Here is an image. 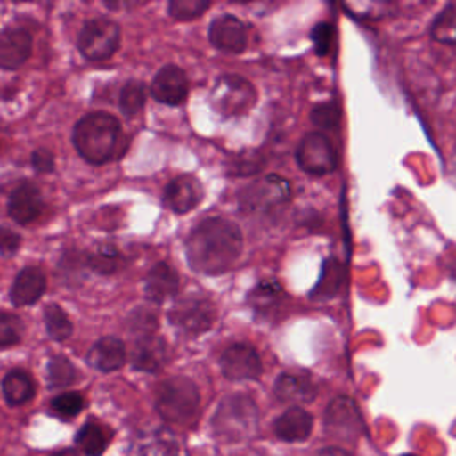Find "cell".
<instances>
[{"mask_svg": "<svg viewBox=\"0 0 456 456\" xmlns=\"http://www.w3.org/2000/svg\"><path fill=\"white\" fill-rule=\"evenodd\" d=\"M283 299H285L283 289L276 280H271V278L258 281L248 294V303L258 315H267L269 312H274Z\"/></svg>", "mask_w": 456, "mask_h": 456, "instance_id": "cell-24", "label": "cell"}, {"mask_svg": "<svg viewBox=\"0 0 456 456\" xmlns=\"http://www.w3.org/2000/svg\"><path fill=\"white\" fill-rule=\"evenodd\" d=\"M43 208V196L30 182L16 185L7 200V214L18 224H28L39 217Z\"/></svg>", "mask_w": 456, "mask_h": 456, "instance_id": "cell-14", "label": "cell"}, {"mask_svg": "<svg viewBox=\"0 0 456 456\" xmlns=\"http://www.w3.org/2000/svg\"><path fill=\"white\" fill-rule=\"evenodd\" d=\"M451 178L456 182V146H454L452 159H451Z\"/></svg>", "mask_w": 456, "mask_h": 456, "instance_id": "cell-41", "label": "cell"}, {"mask_svg": "<svg viewBox=\"0 0 456 456\" xmlns=\"http://www.w3.org/2000/svg\"><path fill=\"white\" fill-rule=\"evenodd\" d=\"M324 426L330 435L337 438H354L362 429V419L358 408L349 397H335L324 415Z\"/></svg>", "mask_w": 456, "mask_h": 456, "instance_id": "cell-11", "label": "cell"}, {"mask_svg": "<svg viewBox=\"0 0 456 456\" xmlns=\"http://www.w3.org/2000/svg\"><path fill=\"white\" fill-rule=\"evenodd\" d=\"M50 408L61 419H71L82 411L84 397L78 392H62L52 399Z\"/></svg>", "mask_w": 456, "mask_h": 456, "instance_id": "cell-33", "label": "cell"}, {"mask_svg": "<svg viewBox=\"0 0 456 456\" xmlns=\"http://www.w3.org/2000/svg\"><path fill=\"white\" fill-rule=\"evenodd\" d=\"M312 424H314V419L306 410L299 406H292L276 419L274 433L280 440L301 442L308 438L312 431Z\"/></svg>", "mask_w": 456, "mask_h": 456, "instance_id": "cell-22", "label": "cell"}, {"mask_svg": "<svg viewBox=\"0 0 456 456\" xmlns=\"http://www.w3.org/2000/svg\"><path fill=\"white\" fill-rule=\"evenodd\" d=\"M210 7V2H200V0H173L167 5L169 16L180 21H189L198 16H201Z\"/></svg>", "mask_w": 456, "mask_h": 456, "instance_id": "cell-34", "label": "cell"}, {"mask_svg": "<svg viewBox=\"0 0 456 456\" xmlns=\"http://www.w3.org/2000/svg\"><path fill=\"white\" fill-rule=\"evenodd\" d=\"M240 251V230L224 217L203 219L185 240V256L191 269L207 276H217L232 269Z\"/></svg>", "mask_w": 456, "mask_h": 456, "instance_id": "cell-1", "label": "cell"}, {"mask_svg": "<svg viewBox=\"0 0 456 456\" xmlns=\"http://www.w3.org/2000/svg\"><path fill=\"white\" fill-rule=\"evenodd\" d=\"M274 394L283 403H310L315 397V385L303 372H281L276 378Z\"/></svg>", "mask_w": 456, "mask_h": 456, "instance_id": "cell-21", "label": "cell"}, {"mask_svg": "<svg viewBox=\"0 0 456 456\" xmlns=\"http://www.w3.org/2000/svg\"><path fill=\"white\" fill-rule=\"evenodd\" d=\"M210 102L223 118H235L246 114L255 105L256 91L239 75H223L212 89Z\"/></svg>", "mask_w": 456, "mask_h": 456, "instance_id": "cell-5", "label": "cell"}, {"mask_svg": "<svg viewBox=\"0 0 456 456\" xmlns=\"http://www.w3.org/2000/svg\"><path fill=\"white\" fill-rule=\"evenodd\" d=\"M46 379L52 388H62L77 379V369L66 356H52L46 365Z\"/></svg>", "mask_w": 456, "mask_h": 456, "instance_id": "cell-31", "label": "cell"}, {"mask_svg": "<svg viewBox=\"0 0 456 456\" xmlns=\"http://www.w3.org/2000/svg\"><path fill=\"white\" fill-rule=\"evenodd\" d=\"M290 196V185L285 178L278 175H267L253 183H249L240 194L239 203L240 208L246 212L255 210H267L283 201Z\"/></svg>", "mask_w": 456, "mask_h": 456, "instance_id": "cell-9", "label": "cell"}, {"mask_svg": "<svg viewBox=\"0 0 456 456\" xmlns=\"http://www.w3.org/2000/svg\"><path fill=\"white\" fill-rule=\"evenodd\" d=\"M167 319L182 333L200 335L212 326L216 319V308L203 296H185L175 301L167 312Z\"/></svg>", "mask_w": 456, "mask_h": 456, "instance_id": "cell-7", "label": "cell"}, {"mask_svg": "<svg viewBox=\"0 0 456 456\" xmlns=\"http://www.w3.org/2000/svg\"><path fill=\"white\" fill-rule=\"evenodd\" d=\"M46 289V278L45 273L37 265H27L23 267L9 290V299L14 306H27L34 305Z\"/></svg>", "mask_w": 456, "mask_h": 456, "instance_id": "cell-18", "label": "cell"}, {"mask_svg": "<svg viewBox=\"0 0 456 456\" xmlns=\"http://www.w3.org/2000/svg\"><path fill=\"white\" fill-rule=\"evenodd\" d=\"M314 456H349V454L344 449H338V447H326V449H321Z\"/></svg>", "mask_w": 456, "mask_h": 456, "instance_id": "cell-40", "label": "cell"}, {"mask_svg": "<svg viewBox=\"0 0 456 456\" xmlns=\"http://www.w3.org/2000/svg\"><path fill=\"white\" fill-rule=\"evenodd\" d=\"M119 25L107 18H94L80 28L77 46L87 61H105L119 46Z\"/></svg>", "mask_w": 456, "mask_h": 456, "instance_id": "cell-6", "label": "cell"}, {"mask_svg": "<svg viewBox=\"0 0 456 456\" xmlns=\"http://www.w3.org/2000/svg\"><path fill=\"white\" fill-rule=\"evenodd\" d=\"M431 37L444 45H456V4L445 5L431 23Z\"/></svg>", "mask_w": 456, "mask_h": 456, "instance_id": "cell-30", "label": "cell"}, {"mask_svg": "<svg viewBox=\"0 0 456 456\" xmlns=\"http://www.w3.org/2000/svg\"><path fill=\"white\" fill-rule=\"evenodd\" d=\"M121 137L119 121L107 112H91L80 118L73 128L71 139L78 155L89 164L107 162Z\"/></svg>", "mask_w": 456, "mask_h": 456, "instance_id": "cell-2", "label": "cell"}, {"mask_svg": "<svg viewBox=\"0 0 456 456\" xmlns=\"http://www.w3.org/2000/svg\"><path fill=\"white\" fill-rule=\"evenodd\" d=\"M151 96L164 105H180L189 93V82L182 68L175 64L162 66L151 80Z\"/></svg>", "mask_w": 456, "mask_h": 456, "instance_id": "cell-12", "label": "cell"}, {"mask_svg": "<svg viewBox=\"0 0 456 456\" xmlns=\"http://www.w3.org/2000/svg\"><path fill=\"white\" fill-rule=\"evenodd\" d=\"M310 37H312V41H314L315 53L322 57V55L330 53V50H331V46H333V41H335V28H333L331 23L321 21V23H317V25L312 28Z\"/></svg>", "mask_w": 456, "mask_h": 456, "instance_id": "cell-37", "label": "cell"}, {"mask_svg": "<svg viewBox=\"0 0 456 456\" xmlns=\"http://www.w3.org/2000/svg\"><path fill=\"white\" fill-rule=\"evenodd\" d=\"M146 102V91H144V84L137 82V80H130L121 87L119 93V109L123 110L125 116H135L142 110Z\"/></svg>", "mask_w": 456, "mask_h": 456, "instance_id": "cell-32", "label": "cell"}, {"mask_svg": "<svg viewBox=\"0 0 456 456\" xmlns=\"http://www.w3.org/2000/svg\"><path fill=\"white\" fill-rule=\"evenodd\" d=\"M297 166L308 175H328L337 167V153L330 139L321 132H308L296 150Z\"/></svg>", "mask_w": 456, "mask_h": 456, "instance_id": "cell-8", "label": "cell"}, {"mask_svg": "<svg viewBox=\"0 0 456 456\" xmlns=\"http://www.w3.org/2000/svg\"><path fill=\"white\" fill-rule=\"evenodd\" d=\"M169 358L167 346L164 338L157 335H142L135 344L130 353V363L137 370L144 372H157L159 369L164 367V363Z\"/></svg>", "mask_w": 456, "mask_h": 456, "instance_id": "cell-17", "label": "cell"}, {"mask_svg": "<svg viewBox=\"0 0 456 456\" xmlns=\"http://www.w3.org/2000/svg\"><path fill=\"white\" fill-rule=\"evenodd\" d=\"M208 41L224 53H240L246 48V27L233 14H219L208 27Z\"/></svg>", "mask_w": 456, "mask_h": 456, "instance_id": "cell-13", "label": "cell"}, {"mask_svg": "<svg viewBox=\"0 0 456 456\" xmlns=\"http://www.w3.org/2000/svg\"><path fill=\"white\" fill-rule=\"evenodd\" d=\"M403 456H415V454H403Z\"/></svg>", "mask_w": 456, "mask_h": 456, "instance_id": "cell-43", "label": "cell"}, {"mask_svg": "<svg viewBox=\"0 0 456 456\" xmlns=\"http://www.w3.org/2000/svg\"><path fill=\"white\" fill-rule=\"evenodd\" d=\"M23 335V322L18 315L2 312L0 315V346L11 347L21 340Z\"/></svg>", "mask_w": 456, "mask_h": 456, "instance_id": "cell-35", "label": "cell"}, {"mask_svg": "<svg viewBox=\"0 0 456 456\" xmlns=\"http://www.w3.org/2000/svg\"><path fill=\"white\" fill-rule=\"evenodd\" d=\"M32 37L21 27H5L0 34V66L4 69L20 68L30 55Z\"/></svg>", "mask_w": 456, "mask_h": 456, "instance_id": "cell-16", "label": "cell"}, {"mask_svg": "<svg viewBox=\"0 0 456 456\" xmlns=\"http://www.w3.org/2000/svg\"><path fill=\"white\" fill-rule=\"evenodd\" d=\"M86 264L98 274H112L123 265V255L116 246L100 242L86 255Z\"/></svg>", "mask_w": 456, "mask_h": 456, "instance_id": "cell-27", "label": "cell"}, {"mask_svg": "<svg viewBox=\"0 0 456 456\" xmlns=\"http://www.w3.org/2000/svg\"><path fill=\"white\" fill-rule=\"evenodd\" d=\"M219 365L224 378L233 381L256 379L262 374V362L258 353L255 351V347L244 342H237L226 347L221 354Z\"/></svg>", "mask_w": 456, "mask_h": 456, "instance_id": "cell-10", "label": "cell"}, {"mask_svg": "<svg viewBox=\"0 0 456 456\" xmlns=\"http://www.w3.org/2000/svg\"><path fill=\"white\" fill-rule=\"evenodd\" d=\"M200 406V392L192 379L173 376L164 379L155 392V408L164 420L187 422Z\"/></svg>", "mask_w": 456, "mask_h": 456, "instance_id": "cell-4", "label": "cell"}, {"mask_svg": "<svg viewBox=\"0 0 456 456\" xmlns=\"http://www.w3.org/2000/svg\"><path fill=\"white\" fill-rule=\"evenodd\" d=\"M144 296L151 303H164L167 299H173L178 292V274L176 271L166 264L159 262L155 264L144 276Z\"/></svg>", "mask_w": 456, "mask_h": 456, "instance_id": "cell-19", "label": "cell"}, {"mask_svg": "<svg viewBox=\"0 0 456 456\" xmlns=\"http://www.w3.org/2000/svg\"><path fill=\"white\" fill-rule=\"evenodd\" d=\"M310 119L319 128H335L340 121V110L335 102H321L312 109Z\"/></svg>", "mask_w": 456, "mask_h": 456, "instance_id": "cell-36", "label": "cell"}, {"mask_svg": "<svg viewBox=\"0 0 456 456\" xmlns=\"http://www.w3.org/2000/svg\"><path fill=\"white\" fill-rule=\"evenodd\" d=\"M53 456H75V452H71V451H62V452H59V454H53Z\"/></svg>", "mask_w": 456, "mask_h": 456, "instance_id": "cell-42", "label": "cell"}, {"mask_svg": "<svg viewBox=\"0 0 456 456\" xmlns=\"http://www.w3.org/2000/svg\"><path fill=\"white\" fill-rule=\"evenodd\" d=\"M128 456H178V444L173 433L159 429L139 436L130 445Z\"/></svg>", "mask_w": 456, "mask_h": 456, "instance_id": "cell-23", "label": "cell"}, {"mask_svg": "<svg viewBox=\"0 0 456 456\" xmlns=\"http://www.w3.org/2000/svg\"><path fill=\"white\" fill-rule=\"evenodd\" d=\"M340 283H342V267L337 260L328 258L322 264L321 278H319L315 289L310 292V297H315L317 301L330 299L338 292Z\"/></svg>", "mask_w": 456, "mask_h": 456, "instance_id": "cell-28", "label": "cell"}, {"mask_svg": "<svg viewBox=\"0 0 456 456\" xmlns=\"http://www.w3.org/2000/svg\"><path fill=\"white\" fill-rule=\"evenodd\" d=\"M110 440V433L98 422L89 420L86 422L77 436H75V444L77 447L86 454V456H100L103 454V451L107 449V444Z\"/></svg>", "mask_w": 456, "mask_h": 456, "instance_id": "cell-26", "label": "cell"}, {"mask_svg": "<svg viewBox=\"0 0 456 456\" xmlns=\"http://www.w3.org/2000/svg\"><path fill=\"white\" fill-rule=\"evenodd\" d=\"M43 319H45V328H46V333L57 340V342H62L66 340L71 333H73V324L69 321V317L66 315V312L55 305V303H50L45 306L43 310Z\"/></svg>", "mask_w": 456, "mask_h": 456, "instance_id": "cell-29", "label": "cell"}, {"mask_svg": "<svg viewBox=\"0 0 456 456\" xmlns=\"http://www.w3.org/2000/svg\"><path fill=\"white\" fill-rule=\"evenodd\" d=\"M30 164H32V167H34L37 173H52V171H53V166H55L53 155H52L48 150H45V148H39V150L32 151V155H30Z\"/></svg>", "mask_w": 456, "mask_h": 456, "instance_id": "cell-38", "label": "cell"}, {"mask_svg": "<svg viewBox=\"0 0 456 456\" xmlns=\"http://www.w3.org/2000/svg\"><path fill=\"white\" fill-rule=\"evenodd\" d=\"M203 200V185L191 175L173 178L164 191V205L176 212L185 214Z\"/></svg>", "mask_w": 456, "mask_h": 456, "instance_id": "cell-15", "label": "cell"}, {"mask_svg": "<svg viewBox=\"0 0 456 456\" xmlns=\"http://www.w3.org/2000/svg\"><path fill=\"white\" fill-rule=\"evenodd\" d=\"M20 235L11 232L9 228H2V235H0V251L4 256H11L12 253L18 251L20 248Z\"/></svg>", "mask_w": 456, "mask_h": 456, "instance_id": "cell-39", "label": "cell"}, {"mask_svg": "<svg viewBox=\"0 0 456 456\" xmlns=\"http://www.w3.org/2000/svg\"><path fill=\"white\" fill-rule=\"evenodd\" d=\"M34 379L21 369L9 370L2 379L4 399L11 406H20L34 397Z\"/></svg>", "mask_w": 456, "mask_h": 456, "instance_id": "cell-25", "label": "cell"}, {"mask_svg": "<svg viewBox=\"0 0 456 456\" xmlns=\"http://www.w3.org/2000/svg\"><path fill=\"white\" fill-rule=\"evenodd\" d=\"M256 404L246 394H232L224 397L212 419V428L217 438L224 442H240L251 436L256 429Z\"/></svg>", "mask_w": 456, "mask_h": 456, "instance_id": "cell-3", "label": "cell"}, {"mask_svg": "<svg viewBox=\"0 0 456 456\" xmlns=\"http://www.w3.org/2000/svg\"><path fill=\"white\" fill-rule=\"evenodd\" d=\"M126 360L125 344L116 337H102L96 340L86 354V362L102 372H112L119 369Z\"/></svg>", "mask_w": 456, "mask_h": 456, "instance_id": "cell-20", "label": "cell"}]
</instances>
